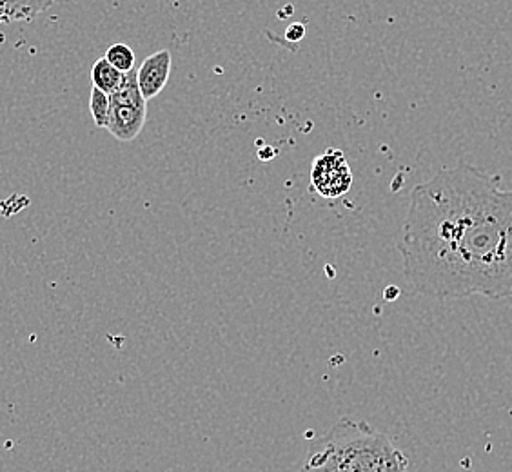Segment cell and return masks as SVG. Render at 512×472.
<instances>
[{
	"label": "cell",
	"mask_w": 512,
	"mask_h": 472,
	"mask_svg": "<svg viewBox=\"0 0 512 472\" xmlns=\"http://www.w3.org/2000/svg\"><path fill=\"white\" fill-rule=\"evenodd\" d=\"M311 184L320 197L340 198L353 186V173L344 151L327 149L313 162Z\"/></svg>",
	"instance_id": "3957f363"
},
{
	"label": "cell",
	"mask_w": 512,
	"mask_h": 472,
	"mask_svg": "<svg viewBox=\"0 0 512 472\" xmlns=\"http://www.w3.org/2000/svg\"><path fill=\"white\" fill-rule=\"evenodd\" d=\"M148 117V104L133 106L111 102L108 131L120 142H131L140 135Z\"/></svg>",
	"instance_id": "277c9868"
},
{
	"label": "cell",
	"mask_w": 512,
	"mask_h": 472,
	"mask_svg": "<svg viewBox=\"0 0 512 472\" xmlns=\"http://www.w3.org/2000/svg\"><path fill=\"white\" fill-rule=\"evenodd\" d=\"M126 73H122L115 66H111L106 57L97 60L91 68V82H93V88L104 91L106 95H113L117 89L120 88V84L124 82Z\"/></svg>",
	"instance_id": "52a82bcc"
},
{
	"label": "cell",
	"mask_w": 512,
	"mask_h": 472,
	"mask_svg": "<svg viewBox=\"0 0 512 472\" xmlns=\"http://www.w3.org/2000/svg\"><path fill=\"white\" fill-rule=\"evenodd\" d=\"M109 111H111V97L100 89H91L89 97V113L97 128H108Z\"/></svg>",
	"instance_id": "ba28073f"
},
{
	"label": "cell",
	"mask_w": 512,
	"mask_h": 472,
	"mask_svg": "<svg viewBox=\"0 0 512 472\" xmlns=\"http://www.w3.org/2000/svg\"><path fill=\"white\" fill-rule=\"evenodd\" d=\"M300 472H409V460L373 425L342 418L311 443Z\"/></svg>",
	"instance_id": "7a4b0ae2"
},
{
	"label": "cell",
	"mask_w": 512,
	"mask_h": 472,
	"mask_svg": "<svg viewBox=\"0 0 512 472\" xmlns=\"http://www.w3.org/2000/svg\"><path fill=\"white\" fill-rule=\"evenodd\" d=\"M500 182L458 164L414 187L398 251L416 293L512 298V189Z\"/></svg>",
	"instance_id": "6da1fadb"
},
{
	"label": "cell",
	"mask_w": 512,
	"mask_h": 472,
	"mask_svg": "<svg viewBox=\"0 0 512 472\" xmlns=\"http://www.w3.org/2000/svg\"><path fill=\"white\" fill-rule=\"evenodd\" d=\"M106 60L122 73H129L135 69V53L128 44H113L106 51Z\"/></svg>",
	"instance_id": "9c48e42d"
},
{
	"label": "cell",
	"mask_w": 512,
	"mask_h": 472,
	"mask_svg": "<svg viewBox=\"0 0 512 472\" xmlns=\"http://www.w3.org/2000/svg\"><path fill=\"white\" fill-rule=\"evenodd\" d=\"M171 73V51L162 50L149 55L137 69L138 88L144 99H155L168 84Z\"/></svg>",
	"instance_id": "5b68a950"
},
{
	"label": "cell",
	"mask_w": 512,
	"mask_h": 472,
	"mask_svg": "<svg viewBox=\"0 0 512 472\" xmlns=\"http://www.w3.org/2000/svg\"><path fill=\"white\" fill-rule=\"evenodd\" d=\"M55 0H0V24L30 22L50 10Z\"/></svg>",
	"instance_id": "8992f818"
}]
</instances>
